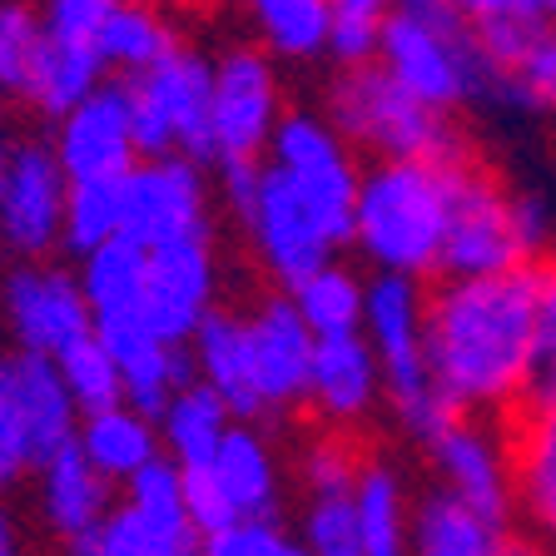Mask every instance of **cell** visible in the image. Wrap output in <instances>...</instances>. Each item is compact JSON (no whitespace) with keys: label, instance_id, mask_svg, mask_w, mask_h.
Instances as JSON below:
<instances>
[{"label":"cell","instance_id":"32","mask_svg":"<svg viewBox=\"0 0 556 556\" xmlns=\"http://www.w3.org/2000/svg\"><path fill=\"white\" fill-rule=\"evenodd\" d=\"M299 318L308 324L313 338H343L363 333V299H368V278H358L353 268H343L333 258L328 268H318L313 278H303L289 293Z\"/></svg>","mask_w":556,"mask_h":556},{"label":"cell","instance_id":"42","mask_svg":"<svg viewBox=\"0 0 556 556\" xmlns=\"http://www.w3.org/2000/svg\"><path fill=\"white\" fill-rule=\"evenodd\" d=\"M115 90H119V104H125V129H129V144H135L139 164L169 160L174 129H169V119H164L154 90L144 85V75H125V80H115Z\"/></svg>","mask_w":556,"mask_h":556},{"label":"cell","instance_id":"18","mask_svg":"<svg viewBox=\"0 0 556 556\" xmlns=\"http://www.w3.org/2000/svg\"><path fill=\"white\" fill-rule=\"evenodd\" d=\"M511 497L536 542L556 546V407H521L511 417Z\"/></svg>","mask_w":556,"mask_h":556},{"label":"cell","instance_id":"52","mask_svg":"<svg viewBox=\"0 0 556 556\" xmlns=\"http://www.w3.org/2000/svg\"><path fill=\"white\" fill-rule=\"evenodd\" d=\"M70 556H104V552L94 536H80V542H70Z\"/></svg>","mask_w":556,"mask_h":556},{"label":"cell","instance_id":"30","mask_svg":"<svg viewBox=\"0 0 556 556\" xmlns=\"http://www.w3.org/2000/svg\"><path fill=\"white\" fill-rule=\"evenodd\" d=\"M382 397H388V407H393L397 428H403L413 442H422V447H432L438 438H447V432L467 417L463 407L442 393V382L432 378L428 358L382 372Z\"/></svg>","mask_w":556,"mask_h":556},{"label":"cell","instance_id":"5","mask_svg":"<svg viewBox=\"0 0 556 556\" xmlns=\"http://www.w3.org/2000/svg\"><path fill=\"white\" fill-rule=\"evenodd\" d=\"M532 268L517 233V189H507L482 160L452 174V214L438 278H502Z\"/></svg>","mask_w":556,"mask_h":556},{"label":"cell","instance_id":"15","mask_svg":"<svg viewBox=\"0 0 556 556\" xmlns=\"http://www.w3.org/2000/svg\"><path fill=\"white\" fill-rule=\"evenodd\" d=\"M249 343H254V378L264 413L268 407L308 403V372L318 338L308 333L289 293H274V299L258 303V313L249 318Z\"/></svg>","mask_w":556,"mask_h":556},{"label":"cell","instance_id":"41","mask_svg":"<svg viewBox=\"0 0 556 556\" xmlns=\"http://www.w3.org/2000/svg\"><path fill=\"white\" fill-rule=\"evenodd\" d=\"M536 268V368L521 407H556V254Z\"/></svg>","mask_w":556,"mask_h":556},{"label":"cell","instance_id":"9","mask_svg":"<svg viewBox=\"0 0 556 556\" xmlns=\"http://www.w3.org/2000/svg\"><path fill=\"white\" fill-rule=\"evenodd\" d=\"M208 313H214V243L208 233L174 239L164 249H150L144 268V299L139 318L164 348H189Z\"/></svg>","mask_w":556,"mask_h":556},{"label":"cell","instance_id":"26","mask_svg":"<svg viewBox=\"0 0 556 556\" xmlns=\"http://www.w3.org/2000/svg\"><path fill=\"white\" fill-rule=\"evenodd\" d=\"M80 452L85 463L104 477V482H135L154 457H164L160 447V422L139 417L135 407H110V413L80 417Z\"/></svg>","mask_w":556,"mask_h":556},{"label":"cell","instance_id":"48","mask_svg":"<svg viewBox=\"0 0 556 556\" xmlns=\"http://www.w3.org/2000/svg\"><path fill=\"white\" fill-rule=\"evenodd\" d=\"M94 542H100L104 556H154V532L139 521V511L129 507H115L110 517L100 521V532H94Z\"/></svg>","mask_w":556,"mask_h":556},{"label":"cell","instance_id":"37","mask_svg":"<svg viewBox=\"0 0 556 556\" xmlns=\"http://www.w3.org/2000/svg\"><path fill=\"white\" fill-rule=\"evenodd\" d=\"M388 11L382 0H328V55L343 70L378 65Z\"/></svg>","mask_w":556,"mask_h":556},{"label":"cell","instance_id":"46","mask_svg":"<svg viewBox=\"0 0 556 556\" xmlns=\"http://www.w3.org/2000/svg\"><path fill=\"white\" fill-rule=\"evenodd\" d=\"M185 511H189V527H194V536H214L224 532L233 517V507L224 502L219 482H214V472L208 467H189L185 472Z\"/></svg>","mask_w":556,"mask_h":556},{"label":"cell","instance_id":"27","mask_svg":"<svg viewBox=\"0 0 556 556\" xmlns=\"http://www.w3.org/2000/svg\"><path fill=\"white\" fill-rule=\"evenodd\" d=\"M353 507H358L363 556H413V502L397 467L363 463Z\"/></svg>","mask_w":556,"mask_h":556},{"label":"cell","instance_id":"10","mask_svg":"<svg viewBox=\"0 0 556 556\" xmlns=\"http://www.w3.org/2000/svg\"><path fill=\"white\" fill-rule=\"evenodd\" d=\"M70 179L55 160V144H15L0 185V243L21 258H46L65 243Z\"/></svg>","mask_w":556,"mask_h":556},{"label":"cell","instance_id":"50","mask_svg":"<svg viewBox=\"0 0 556 556\" xmlns=\"http://www.w3.org/2000/svg\"><path fill=\"white\" fill-rule=\"evenodd\" d=\"M0 556H21V536H15V521L0 507Z\"/></svg>","mask_w":556,"mask_h":556},{"label":"cell","instance_id":"24","mask_svg":"<svg viewBox=\"0 0 556 556\" xmlns=\"http://www.w3.org/2000/svg\"><path fill=\"white\" fill-rule=\"evenodd\" d=\"M511 532L502 521L477 517L442 486L422 492L413 507V556H507Z\"/></svg>","mask_w":556,"mask_h":556},{"label":"cell","instance_id":"13","mask_svg":"<svg viewBox=\"0 0 556 556\" xmlns=\"http://www.w3.org/2000/svg\"><path fill=\"white\" fill-rule=\"evenodd\" d=\"M428 457L438 467V482L447 497L472 507L477 517L507 527L511 511H517V497H511V457H507V442L486 428L482 417H463L447 438L432 442Z\"/></svg>","mask_w":556,"mask_h":556},{"label":"cell","instance_id":"6","mask_svg":"<svg viewBox=\"0 0 556 556\" xmlns=\"http://www.w3.org/2000/svg\"><path fill=\"white\" fill-rule=\"evenodd\" d=\"M268 164L289 174V185L299 189L303 208L313 224L324 229L333 249L353 243V219H358V179L363 169L353 164L348 144L324 115H283L268 144Z\"/></svg>","mask_w":556,"mask_h":556},{"label":"cell","instance_id":"20","mask_svg":"<svg viewBox=\"0 0 556 556\" xmlns=\"http://www.w3.org/2000/svg\"><path fill=\"white\" fill-rule=\"evenodd\" d=\"M422 328H428V289L403 274H372L363 299V338L372 343L382 372L428 358Z\"/></svg>","mask_w":556,"mask_h":556},{"label":"cell","instance_id":"14","mask_svg":"<svg viewBox=\"0 0 556 556\" xmlns=\"http://www.w3.org/2000/svg\"><path fill=\"white\" fill-rule=\"evenodd\" d=\"M55 160L70 185H119L139 164L125 129V104L115 85H100L75 115L60 119Z\"/></svg>","mask_w":556,"mask_h":556},{"label":"cell","instance_id":"43","mask_svg":"<svg viewBox=\"0 0 556 556\" xmlns=\"http://www.w3.org/2000/svg\"><path fill=\"white\" fill-rule=\"evenodd\" d=\"M358 452L348 447L343 438H318L303 452V486L308 497H324V492H353L358 486Z\"/></svg>","mask_w":556,"mask_h":556},{"label":"cell","instance_id":"40","mask_svg":"<svg viewBox=\"0 0 556 556\" xmlns=\"http://www.w3.org/2000/svg\"><path fill=\"white\" fill-rule=\"evenodd\" d=\"M40 46H46L40 11H30L21 0H5V5H0V90L25 100L35 60H40Z\"/></svg>","mask_w":556,"mask_h":556},{"label":"cell","instance_id":"55","mask_svg":"<svg viewBox=\"0 0 556 556\" xmlns=\"http://www.w3.org/2000/svg\"><path fill=\"white\" fill-rule=\"evenodd\" d=\"M278 556H308V552H303L299 542H283V546H278Z\"/></svg>","mask_w":556,"mask_h":556},{"label":"cell","instance_id":"1","mask_svg":"<svg viewBox=\"0 0 556 556\" xmlns=\"http://www.w3.org/2000/svg\"><path fill=\"white\" fill-rule=\"evenodd\" d=\"M432 378L467 417L521 413L536 368V268L502 278H438L422 328Z\"/></svg>","mask_w":556,"mask_h":556},{"label":"cell","instance_id":"28","mask_svg":"<svg viewBox=\"0 0 556 556\" xmlns=\"http://www.w3.org/2000/svg\"><path fill=\"white\" fill-rule=\"evenodd\" d=\"M100 80H104L100 46H80V40H55V35H46L25 100H30L40 115L65 119L100 90Z\"/></svg>","mask_w":556,"mask_h":556},{"label":"cell","instance_id":"22","mask_svg":"<svg viewBox=\"0 0 556 556\" xmlns=\"http://www.w3.org/2000/svg\"><path fill=\"white\" fill-rule=\"evenodd\" d=\"M463 15L472 25L477 50L502 75H517L556 25L552 0H463Z\"/></svg>","mask_w":556,"mask_h":556},{"label":"cell","instance_id":"11","mask_svg":"<svg viewBox=\"0 0 556 556\" xmlns=\"http://www.w3.org/2000/svg\"><path fill=\"white\" fill-rule=\"evenodd\" d=\"M5 318H11L21 353L60 363L70 348L94 338V313L80 293V278L65 268H11L5 274Z\"/></svg>","mask_w":556,"mask_h":556},{"label":"cell","instance_id":"53","mask_svg":"<svg viewBox=\"0 0 556 556\" xmlns=\"http://www.w3.org/2000/svg\"><path fill=\"white\" fill-rule=\"evenodd\" d=\"M5 169H11V144H5V135H0V185H5Z\"/></svg>","mask_w":556,"mask_h":556},{"label":"cell","instance_id":"25","mask_svg":"<svg viewBox=\"0 0 556 556\" xmlns=\"http://www.w3.org/2000/svg\"><path fill=\"white\" fill-rule=\"evenodd\" d=\"M40 507H46L50 527H55L65 542H80V536H94L100 521L110 517L104 507V477L85 463L80 442H70L40 467Z\"/></svg>","mask_w":556,"mask_h":556},{"label":"cell","instance_id":"45","mask_svg":"<svg viewBox=\"0 0 556 556\" xmlns=\"http://www.w3.org/2000/svg\"><path fill=\"white\" fill-rule=\"evenodd\" d=\"M283 542L278 521H229L224 532L199 536V556H278Z\"/></svg>","mask_w":556,"mask_h":556},{"label":"cell","instance_id":"34","mask_svg":"<svg viewBox=\"0 0 556 556\" xmlns=\"http://www.w3.org/2000/svg\"><path fill=\"white\" fill-rule=\"evenodd\" d=\"M254 30L264 40L268 60L328 55V0H258Z\"/></svg>","mask_w":556,"mask_h":556},{"label":"cell","instance_id":"39","mask_svg":"<svg viewBox=\"0 0 556 556\" xmlns=\"http://www.w3.org/2000/svg\"><path fill=\"white\" fill-rule=\"evenodd\" d=\"M299 546L308 556H363L353 492H324V497H308V502H303Z\"/></svg>","mask_w":556,"mask_h":556},{"label":"cell","instance_id":"51","mask_svg":"<svg viewBox=\"0 0 556 556\" xmlns=\"http://www.w3.org/2000/svg\"><path fill=\"white\" fill-rule=\"evenodd\" d=\"M507 556H546L542 542H527V536H511V552Z\"/></svg>","mask_w":556,"mask_h":556},{"label":"cell","instance_id":"38","mask_svg":"<svg viewBox=\"0 0 556 556\" xmlns=\"http://www.w3.org/2000/svg\"><path fill=\"white\" fill-rule=\"evenodd\" d=\"M125 185V179H119ZM119 185H70L65 194V249L94 254L110 239H119Z\"/></svg>","mask_w":556,"mask_h":556},{"label":"cell","instance_id":"35","mask_svg":"<svg viewBox=\"0 0 556 556\" xmlns=\"http://www.w3.org/2000/svg\"><path fill=\"white\" fill-rule=\"evenodd\" d=\"M125 507L139 511V521L150 527L160 546L194 536L185 511V467H174L169 457H154L135 482H125Z\"/></svg>","mask_w":556,"mask_h":556},{"label":"cell","instance_id":"44","mask_svg":"<svg viewBox=\"0 0 556 556\" xmlns=\"http://www.w3.org/2000/svg\"><path fill=\"white\" fill-rule=\"evenodd\" d=\"M511 110L517 115H556V25L546 35V46L511 75Z\"/></svg>","mask_w":556,"mask_h":556},{"label":"cell","instance_id":"33","mask_svg":"<svg viewBox=\"0 0 556 556\" xmlns=\"http://www.w3.org/2000/svg\"><path fill=\"white\" fill-rule=\"evenodd\" d=\"M169 50H179V40H174V30L150 5H119V0H110V15H104V25H100L104 70L115 65L119 80H125V75H150Z\"/></svg>","mask_w":556,"mask_h":556},{"label":"cell","instance_id":"12","mask_svg":"<svg viewBox=\"0 0 556 556\" xmlns=\"http://www.w3.org/2000/svg\"><path fill=\"white\" fill-rule=\"evenodd\" d=\"M249 233L258 243L264 268L289 293L299 289L303 278H313L318 268L333 264V243L324 239V229L303 208L299 189L289 185V174L274 169V164H264V189H258V204L249 214Z\"/></svg>","mask_w":556,"mask_h":556},{"label":"cell","instance_id":"36","mask_svg":"<svg viewBox=\"0 0 556 556\" xmlns=\"http://www.w3.org/2000/svg\"><path fill=\"white\" fill-rule=\"evenodd\" d=\"M55 368H60V382H65V393H70V403H75V413H80V417L110 413V407H125L119 363L110 358L94 338H85L80 348H70Z\"/></svg>","mask_w":556,"mask_h":556},{"label":"cell","instance_id":"8","mask_svg":"<svg viewBox=\"0 0 556 556\" xmlns=\"http://www.w3.org/2000/svg\"><path fill=\"white\" fill-rule=\"evenodd\" d=\"M119 233L139 249H164L174 239L208 233V189L199 164L179 154L135 164L119 185Z\"/></svg>","mask_w":556,"mask_h":556},{"label":"cell","instance_id":"49","mask_svg":"<svg viewBox=\"0 0 556 556\" xmlns=\"http://www.w3.org/2000/svg\"><path fill=\"white\" fill-rule=\"evenodd\" d=\"M219 189H224V204L249 224L258 204V189H264V164L258 160H239V164H219Z\"/></svg>","mask_w":556,"mask_h":556},{"label":"cell","instance_id":"23","mask_svg":"<svg viewBox=\"0 0 556 556\" xmlns=\"http://www.w3.org/2000/svg\"><path fill=\"white\" fill-rule=\"evenodd\" d=\"M214 482H219L224 502L233 507L239 521H278V502H283V482H278L274 447L264 442L258 428L233 422V432L224 438L219 457H214Z\"/></svg>","mask_w":556,"mask_h":556},{"label":"cell","instance_id":"16","mask_svg":"<svg viewBox=\"0 0 556 556\" xmlns=\"http://www.w3.org/2000/svg\"><path fill=\"white\" fill-rule=\"evenodd\" d=\"M144 85L174 129V154L189 164L214 160V60L179 46L144 75Z\"/></svg>","mask_w":556,"mask_h":556},{"label":"cell","instance_id":"3","mask_svg":"<svg viewBox=\"0 0 556 556\" xmlns=\"http://www.w3.org/2000/svg\"><path fill=\"white\" fill-rule=\"evenodd\" d=\"M452 174L442 164H368L358 179L353 243L378 274L432 278L452 214Z\"/></svg>","mask_w":556,"mask_h":556},{"label":"cell","instance_id":"2","mask_svg":"<svg viewBox=\"0 0 556 556\" xmlns=\"http://www.w3.org/2000/svg\"><path fill=\"white\" fill-rule=\"evenodd\" d=\"M378 65L393 75L397 90L438 115L477 110H511V75L486 65L477 50L463 0H403L382 25Z\"/></svg>","mask_w":556,"mask_h":556},{"label":"cell","instance_id":"54","mask_svg":"<svg viewBox=\"0 0 556 556\" xmlns=\"http://www.w3.org/2000/svg\"><path fill=\"white\" fill-rule=\"evenodd\" d=\"M15 477H21V472H15V467H11V463H5V457H0V486H11V482H15Z\"/></svg>","mask_w":556,"mask_h":556},{"label":"cell","instance_id":"21","mask_svg":"<svg viewBox=\"0 0 556 556\" xmlns=\"http://www.w3.org/2000/svg\"><path fill=\"white\" fill-rule=\"evenodd\" d=\"M11 368H15V403H21L30 467L40 472L60 447H70V442L80 438V413H75L65 382H60V368L50 358L11 353Z\"/></svg>","mask_w":556,"mask_h":556},{"label":"cell","instance_id":"29","mask_svg":"<svg viewBox=\"0 0 556 556\" xmlns=\"http://www.w3.org/2000/svg\"><path fill=\"white\" fill-rule=\"evenodd\" d=\"M233 432V417L219 397L208 393L204 382L185 388V393H174V403L164 407L160 417V447L174 467H214L219 457L224 438Z\"/></svg>","mask_w":556,"mask_h":556},{"label":"cell","instance_id":"19","mask_svg":"<svg viewBox=\"0 0 556 556\" xmlns=\"http://www.w3.org/2000/svg\"><path fill=\"white\" fill-rule=\"evenodd\" d=\"M382 397V363L363 333L318 338L308 372V403L333 422H358Z\"/></svg>","mask_w":556,"mask_h":556},{"label":"cell","instance_id":"4","mask_svg":"<svg viewBox=\"0 0 556 556\" xmlns=\"http://www.w3.org/2000/svg\"><path fill=\"white\" fill-rule=\"evenodd\" d=\"M328 125L338 129L348 150H368L372 164H442L463 169L477 160L463 125L452 115H438L417 104L407 90H397L382 65L338 70L328 80Z\"/></svg>","mask_w":556,"mask_h":556},{"label":"cell","instance_id":"31","mask_svg":"<svg viewBox=\"0 0 556 556\" xmlns=\"http://www.w3.org/2000/svg\"><path fill=\"white\" fill-rule=\"evenodd\" d=\"M144 268H150V249H139L135 239H110L104 249L80 258V293L90 303L94 318L110 313H139L144 299Z\"/></svg>","mask_w":556,"mask_h":556},{"label":"cell","instance_id":"17","mask_svg":"<svg viewBox=\"0 0 556 556\" xmlns=\"http://www.w3.org/2000/svg\"><path fill=\"white\" fill-rule=\"evenodd\" d=\"M189 353H194L199 382L208 393L229 407L233 422H254L264 413V397H258V378H254V343H249V318H233V313H208L199 333L189 338Z\"/></svg>","mask_w":556,"mask_h":556},{"label":"cell","instance_id":"47","mask_svg":"<svg viewBox=\"0 0 556 556\" xmlns=\"http://www.w3.org/2000/svg\"><path fill=\"white\" fill-rule=\"evenodd\" d=\"M110 15V0H55L40 11V25L55 40H80V46H100V25Z\"/></svg>","mask_w":556,"mask_h":556},{"label":"cell","instance_id":"7","mask_svg":"<svg viewBox=\"0 0 556 556\" xmlns=\"http://www.w3.org/2000/svg\"><path fill=\"white\" fill-rule=\"evenodd\" d=\"M278 119V70L264 46L224 50L214 60V164L258 160Z\"/></svg>","mask_w":556,"mask_h":556}]
</instances>
